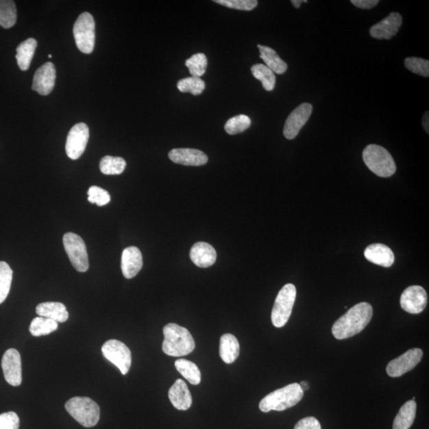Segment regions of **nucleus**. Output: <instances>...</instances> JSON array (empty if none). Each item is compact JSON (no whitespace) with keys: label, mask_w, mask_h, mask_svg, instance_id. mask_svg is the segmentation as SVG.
<instances>
[{"label":"nucleus","mask_w":429,"mask_h":429,"mask_svg":"<svg viewBox=\"0 0 429 429\" xmlns=\"http://www.w3.org/2000/svg\"><path fill=\"white\" fill-rule=\"evenodd\" d=\"M373 308L367 302L356 304L337 320L332 326V334L337 340H345L360 333L370 323Z\"/></svg>","instance_id":"nucleus-1"},{"label":"nucleus","mask_w":429,"mask_h":429,"mask_svg":"<svg viewBox=\"0 0 429 429\" xmlns=\"http://www.w3.org/2000/svg\"><path fill=\"white\" fill-rule=\"evenodd\" d=\"M162 351L167 356L181 357L187 356L195 349L196 343L191 333L186 328L169 323L163 328Z\"/></svg>","instance_id":"nucleus-2"},{"label":"nucleus","mask_w":429,"mask_h":429,"mask_svg":"<svg viewBox=\"0 0 429 429\" xmlns=\"http://www.w3.org/2000/svg\"><path fill=\"white\" fill-rule=\"evenodd\" d=\"M303 397L304 391L298 383L289 384L285 387L269 393L259 404V408L263 413L271 410L284 411L296 406L302 401Z\"/></svg>","instance_id":"nucleus-3"},{"label":"nucleus","mask_w":429,"mask_h":429,"mask_svg":"<svg viewBox=\"0 0 429 429\" xmlns=\"http://www.w3.org/2000/svg\"><path fill=\"white\" fill-rule=\"evenodd\" d=\"M363 158L368 169L378 177H390L396 172V164L391 154L378 145H369L364 149Z\"/></svg>","instance_id":"nucleus-4"},{"label":"nucleus","mask_w":429,"mask_h":429,"mask_svg":"<svg viewBox=\"0 0 429 429\" xmlns=\"http://www.w3.org/2000/svg\"><path fill=\"white\" fill-rule=\"evenodd\" d=\"M66 410L78 423L86 428L96 426L99 421V407L87 397H74L66 403Z\"/></svg>","instance_id":"nucleus-5"},{"label":"nucleus","mask_w":429,"mask_h":429,"mask_svg":"<svg viewBox=\"0 0 429 429\" xmlns=\"http://www.w3.org/2000/svg\"><path fill=\"white\" fill-rule=\"evenodd\" d=\"M297 289L293 284H286L279 291L271 313V321L276 328L285 326L291 316Z\"/></svg>","instance_id":"nucleus-6"},{"label":"nucleus","mask_w":429,"mask_h":429,"mask_svg":"<svg viewBox=\"0 0 429 429\" xmlns=\"http://www.w3.org/2000/svg\"><path fill=\"white\" fill-rule=\"evenodd\" d=\"M75 42L79 51L89 54L93 51L96 38V24L91 14L84 12L73 26Z\"/></svg>","instance_id":"nucleus-7"},{"label":"nucleus","mask_w":429,"mask_h":429,"mask_svg":"<svg viewBox=\"0 0 429 429\" xmlns=\"http://www.w3.org/2000/svg\"><path fill=\"white\" fill-rule=\"evenodd\" d=\"M63 244L69 260L78 272H86L89 268L86 243L78 234L68 232L63 236Z\"/></svg>","instance_id":"nucleus-8"},{"label":"nucleus","mask_w":429,"mask_h":429,"mask_svg":"<svg viewBox=\"0 0 429 429\" xmlns=\"http://www.w3.org/2000/svg\"><path fill=\"white\" fill-rule=\"evenodd\" d=\"M104 357L119 369L125 376L132 367V352L125 343L117 340H110L104 343L102 348Z\"/></svg>","instance_id":"nucleus-9"},{"label":"nucleus","mask_w":429,"mask_h":429,"mask_svg":"<svg viewBox=\"0 0 429 429\" xmlns=\"http://www.w3.org/2000/svg\"><path fill=\"white\" fill-rule=\"evenodd\" d=\"M88 138L89 128L87 124L79 123L73 126L67 136L66 145L67 156L73 160L81 158L86 151Z\"/></svg>","instance_id":"nucleus-10"},{"label":"nucleus","mask_w":429,"mask_h":429,"mask_svg":"<svg viewBox=\"0 0 429 429\" xmlns=\"http://www.w3.org/2000/svg\"><path fill=\"white\" fill-rule=\"evenodd\" d=\"M423 357V352L420 348H413L403 355L393 359L388 364L387 373L393 378L401 377L406 373L413 370Z\"/></svg>","instance_id":"nucleus-11"},{"label":"nucleus","mask_w":429,"mask_h":429,"mask_svg":"<svg viewBox=\"0 0 429 429\" xmlns=\"http://www.w3.org/2000/svg\"><path fill=\"white\" fill-rule=\"evenodd\" d=\"M312 112L310 103H304L289 114L284 127V136L289 140L295 138L302 128L306 125Z\"/></svg>","instance_id":"nucleus-12"},{"label":"nucleus","mask_w":429,"mask_h":429,"mask_svg":"<svg viewBox=\"0 0 429 429\" xmlns=\"http://www.w3.org/2000/svg\"><path fill=\"white\" fill-rule=\"evenodd\" d=\"M2 368L4 378L10 385L12 387L21 385L23 380L21 356L16 349L10 348L4 353Z\"/></svg>","instance_id":"nucleus-13"},{"label":"nucleus","mask_w":429,"mask_h":429,"mask_svg":"<svg viewBox=\"0 0 429 429\" xmlns=\"http://www.w3.org/2000/svg\"><path fill=\"white\" fill-rule=\"evenodd\" d=\"M428 303L426 289L420 286H412L404 291L400 299L403 310L411 314H419L425 310Z\"/></svg>","instance_id":"nucleus-14"},{"label":"nucleus","mask_w":429,"mask_h":429,"mask_svg":"<svg viewBox=\"0 0 429 429\" xmlns=\"http://www.w3.org/2000/svg\"><path fill=\"white\" fill-rule=\"evenodd\" d=\"M56 79V69L52 62H47L34 73L32 89L42 96L53 91Z\"/></svg>","instance_id":"nucleus-15"},{"label":"nucleus","mask_w":429,"mask_h":429,"mask_svg":"<svg viewBox=\"0 0 429 429\" xmlns=\"http://www.w3.org/2000/svg\"><path fill=\"white\" fill-rule=\"evenodd\" d=\"M402 24V16L397 12H392L387 17L378 23L370 29L372 38L376 39H391L395 36Z\"/></svg>","instance_id":"nucleus-16"},{"label":"nucleus","mask_w":429,"mask_h":429,"mask_svg":"<svg viewBox=\"0 0 429 429\" xmlns=\"http://www.w3.org/2000/svg\"><path fill=\"white\" fill-rule=\"evenodd\" d=\"M169 158L174 163L188 167L203 166L208 161L206 154L191 148L173 149L169 153Z\"/></svg>","instance_id":"nucleus-17"},{"label":"nucleus","mask_w":429,"mask_h":429,"mask_svg":"<svg viewBox=\"0 0 429 429\" xmlns=\"http://www.w3.org/2000/svg\"><path fill=\"white\" fill-rule=\"evenodd\" d=\"M143 256L136 247L124 249L122 254L121 268L123 276L127 279L136 277L143 268Z\"/></svg>","instance_id":"nucleus-18"},{"label":"nucleus","mask_w":429,"mask_h":429,"mask_svg":"<svg viewBox=\"0 0 429 429\" xmlns=\"http://www.w3.org/2000/svg\"><path fill=\"white\" fill-rule=\"evenodd\" d=\"M364 256L369 262L383 267H391L395 261L391 249L382 243L368 246L364 252Z\"/></svg>","instance_id":"nucleus-19"},{"label":"nucleus","mask_w":429,"mask_h":429,"mask_svg":"<svg viewBox=\"0 0 429 429\" xmlns=\"http://www.w3.org/2000/svg\"><path fill=\"white\" fill-rule=\"evenodd\" d=\"M169 398L173 406L178 410H187L192 406L191 391L182 379H177L169 389Z\"/></svg>","instance_id":"nucleus-20"},{"label":"nucleus","mask_w":429,"mask_h":429,"mask_svg":"<svg viewBox=\"0 0 429 429\" xmlns=\"http://www.w3.org/2000/svg\"><path fill=\"white\" fill-rule=\"evenodd\" d=\"M217 257L216 251L207 243H197L191 248V258L193 262L199 267H212L216 262Z\"/></svg>","instance_id":"nucleus-21"},{"label":"nucleus","mask_w":429,"mask_h":429,"mask_svg":"<svg viewBox=\"0 0 429 429\" xmlns=\"http://www.w3.org/2000/svg\"><path fill=\"white\" fill-rule=\"evenodd\" d=\"M39 317L51 319L58 323L68 321L69 312L64 304L60 302H44L39 304L36 308Z\"/></svg>","instance_id":"nucleus-22"},{"label":"nucleus","mask_w":429,"mask_h":429,"mask_svg":"<svg viewBox=\"0 0 429 429\" xmlns=\"http://www.w3.org/2000/svg\"><path fill=\"white\" fill-rule=\"evenodd\" d=\"M239 343L236 336L232 334H224L221 338L219 343V356L222 360L231 364L236 360L239 356Z\"/></svg>","instance_id":"nucleus-23"},{"label":"nucleus","mask_w":429,"mask_h":429,"mask_svg":"<svg viewBox=\"0 0 429 429\" xmlns=\"http://www.w3.org/2000/svg\"><path fill=\"white\" fill-rule=\"evenodd\" d=\"M417 403L415 401H408L399 410L397 415L394 418L393 429H410L415 420Z\"/></svg>","instance_id":"nucleus-24"},{"label":"nucleus","mask_w":429,"mask_h":429,"mask_svg":"<svg viewBox=\"0 0 429 429\" xmlns=\"http://www.w3.org/2000/svg\"><path fill=\"white\" fill-rule=\"evenodd\" d=\"M259 51H260V58L266 63V66L271 69L274 73L283 74L287 71V64L278 56L274 49L262 45H258Z\"/></svg>","instance_id":"nucleus-25"},{"label":"nucleus","mask_w":429,"mask_h":429,"mask_svg":"<svg viewBox=\"0 0 429 429\" xmlns=\"http://www.w3.org/2000/svg\"><path fill=\"white\" fill-rule=\"evenodd\" d=\"M38 42L34 38H28L20 43L16 49V59L19 67L23 71H27L31 66Z\"/></svg>","instance_id":"nucleus-26"},{"label":"nucleus","mask_w":429,"mask_h":429,"mask_svg":"<svg viewBox=\"0 0 429 429\" xmlns=\"http://www.w3.org/2000/svg\"><path fill=\"white\" fill-rule=\"evenodd\" d=\"M177 371L193 385H198L201 381V373L195 363L186 360V359H178L175 362Z\"/></svg>","instance_id":"nucleus-27"},{"label":"nucleus","mask_w":429,"mask_h":429,"mask_svg":"<svg viewBox=\"0 0 429 429\" xmlns=\"http://www.w3.org/2000/svg\"><path fill=\"white\" fill-rule=\"evenodd\" d=\"M252 73L254 77L262 82V86L266 91L271 92L275 88V74L266 64H254L252 67Z\"/></svg>","instance_id":"nucleus-28"},{"label":"nucleus","mask_w":429,"mask_h":429,"mask_svg":"<svg viewBox=\"0 0 429 429\" xmlns=\"http://www.w3.org/2000/svg\"><path fill=\"white\" fill-rule=\"evenodd\" d=\"M17 11L12 0H0V27L12 28L16 23Z\"/></svg>","instance_id":"nucleus-29"},{"label":"nucleus","mask_w":429,"mask_h":429,"mask_svg":"<svg viewBox=\"0 0 429 429\" xmlns=\"http://www.w3.org/2000/svg\"><path fill=\"white\" fill-rule=\"evenodd\" d=\"M58 323L51 319L42 317H36L29 326V332L33 336H47L57 330Z\"/></svg>","instance_id":"nucleus-30"},{"label":"nucleus","mask_w":429,"mask_h":429,"mask_svg":"<svg viewBox=\"0 0 429 429\" xmlns=\"http://www.w3.org/2000/svg\"><path fill=\"white\" fill-rule=\"evenodd\" d=\"M127 167V162L121 157H103L99 162V169L106 175H119Z\"/></svg>","instance_id":"nucleus-31"},{"label":"nucleus","mask_w":429,"mask_h":429,"mask_svg":"<svg viewBox=\"0 0 429 429\" xmlns=\"http://www.w3.org/2000/svg\"><path fill=\"white\" fill-rule=\"evenodd\" d=\"M13 271L7 262H0V304L6 300L11 289Z\"/></svg>","instance_id":"nucleus-32"},{"label":"nucleus","mask_w":429,"mask_h":429,"mask_svg":"<svg viewBox=\"0 0 429 429\" xmlns=\"http://www.w3.org/2000/svg\"><path fill=\"white\" fill-rule=\"evenodd\" d=\"M186 66L188 69L192 77L201 78L206 72L208 67V59L206 54L199 53L193 55L191 58L186 60Z\"/></svg>","instance_id":"nucleus-33"},{"label":"nucleus","mask_w":429,"mask_h":429,"mask_svg":"<svg viewBox=\"0 0 429 429\" xmlns=\"http://www.w3.org/2000/svg\"><path fill=\"white\" fill-rule=\"evenodd\" d=\"M177 88L182 93H191L194 96L202 94L206 88V83L201 78L191 77L180 79L177 83Z\"/></svg>","instance_id":"nucleus-34"},{"label":"nucleus","mask_w":429,"mask_h":429,"mask_svg":"<svg viewBox=\"0 0 429 429\" xmlns=\"http://www.w3.org/2000/svg\"><path fill=\"white\" fill-rule=\"evenodd\" d=\"M251 124L252 121L250 118L245 116V114H238V116L229 119L225 126H224V129H225V132L228 134L234 136V134L245 132L246 130L251 127Z\"/></svg>","instance_id":"nucleus-35"},{"label":"nucleus","mask_w":429,"mask_h":429,"mask_svg":"<svg viewBox=\"0 0 429 429\" xmlns=\"http://www.w3.org/2000/svg\"><path fill=\"white\" fill-rule=\"evenodd\" d=\"M405 66L413 73L420 76L429 77V62L419 58H408L405 60Z\"/></svg>","instance_id":"nucleus-36"},{"label":"nucleus","mask_w":429,"mask_h":429,"mask_svg":"<svg viewBox=\"0 0 429 429\" xmlns=\"http://www.w3.org/2000/svg\"><path fill=\"white\" fill-rule=\"evenodd\" d=\"M214 2L239 11H252L258 3L257 0H214Z\"/></svg>","instance_id":"nucleus-37"},{"label":"nucleus","mask_w":429,"mask_h":429,"mask_svg":"<svg viewBox=\"0 0 429 429\" xmlns=\"http://www.w3.org/2000/svg\"><path fill=\"white\" fill-rule=\"evenodd\" d=\"M88 195V201L92 204H96L99 207L106 206L111 201L109 193L98 186L90 187Z\"/></svg>","instance_id":"nucleus-38"},{"label":"nucleus","mask_w":429,"mask_h":429,"mask_svg":"<svg viewBox=\"0 0 429 429\" xmlns=\"http://www.w3.org/2000/svg\"><path fill=\"white\" fill-rule=\"evenodd\" d=\"M19 418L16 413L0 414V429H19Z\"/></svg>","instance_id":"nucleus-39"},{"label":"nucleus","mask_w":429,"mask_h":429,"mask_svg":"<svg viewBox=\"0 0 429 429\" xmlns=\"http://www.w3.org/2000/svg\"><path fill=\"white\" fill-rule=\"evenodd\" d=\"M294 429H321V426L317 418L308 417L299 421Z\"/></svg>","instance_id":"nucleus-40"},{"label":"nucleus","mask_w":429,"mask_h":429,"mask_svg":"<svg viewBox=\"0 0 429 429\" xmlns=\"http://www.w3.org/2000/svg\"><path fill=\"white\" fill-rule=\"evenodd\" d=\"M351 3L360 9L370 10L376 6L378 0H352Z\"/></svg>","instance_id":"nucleus-41"},{"label":"nucleus","mask_w":429,"mask_h":429,"mask_svg":"<svg viewBox=\"0 0 429 429\" xmlns=\"http://www.w3.org/2000/svg\"><path fill=\"white\" fill-rule=\"evenodd\" d=\"M428 121H429L428 112H427L425 113V114H424L423 119H422L424 129L426 130V132L427 133H428V129H429Z\"/></svg>","instance_id":"nucleus-42"},{"label":"nucleus","mask_w":429,"mask_h":429,"mask_svg":"<svg viewBox=\"0 0 429 429\" xmlns=\"http://www.w3.org/2000/svg\"><path fill=\"white\" fill-rule=\"evenodd\" d=\"M307 0H292L291 3L293 5V7L298 9L301 8V5L303 3H307Z\"/></svg>","instance_id":"nucleus-43"},{"label":"nucleus","mask_w":429,"mask_h":429,"mask_svg":"<svg viewBox=\"0 0 429 429\" xmlns=\"http://www.w3.org/2000/svg\"><path fill=\"white\" fill-rule=\"evenodd\" d=\"M299 385H300L302 390L304 392L308 390V384L306 382H302L300 384H299Z\"/></svg>","instance_id":"nucleus-44"},{"label":"nucleus","mask_w":429,"mask_h":429,"mask_svg":"<svg viewBox=\"0 0 429 429\" xmlns=\"http://www.w3.org/2000/svg\"><path fill=\"white\" fill-rule=\"evenodd\" d=\"M52 58V55L49 54V58Z\"/></svg>","instance_id":"nucleus-45"}]
</instances>
